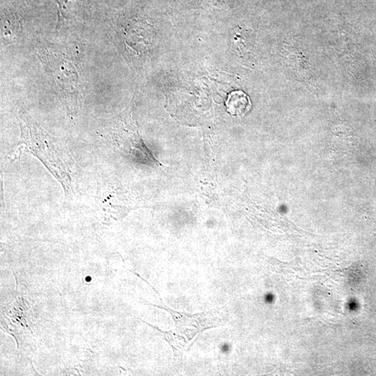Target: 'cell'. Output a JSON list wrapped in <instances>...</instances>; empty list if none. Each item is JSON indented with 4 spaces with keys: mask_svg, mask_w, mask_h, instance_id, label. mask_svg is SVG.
Listing matches in <instances>:
<instances>
[{
    "mask_svg": "<svg viewBox=\"0 0 376 376\" xmlns=\"http://www.w3.org/2000/svg\"><path fill=\"white\" fill-rule=\"evenodd\" d=\"M17 118L20 123L21 144L35 155L62 183L67 195L72 189L71 158L67 150L24 110L18 112Z\"/></svg>",
    "mask_w": 376,
    "mask_h": 376,
    "instance_id": "6da1fadb",
    "label": "cell"
},
{
    "mask_svg": "<svg viewBox=\"0 0 376 376\" xmlns=\"http://www.w3.org/2000/svg\"><path fill=\"white\" fill-rule=\"evenodd\" d=\"M161 308L169 312L175 322V330L161 332L165 334L166 340L172 348L174 360L178 362H181L183 353L196 337L206 330L222 325L221 313L217 310L193 314L174 311L167 306Z\"/></svg>",
    "mask_w": 376,
    "mask_h": 376,
    "instance_id": "7a4b0ae2",
    "label": "cell"
},
{
    "mask_svg": "<svg viewBox=\"0 0 376 376\" xmlns=\"http://www.w3.org/2000/svg\"><path fill=\"white\" fill-rule=\"evenodd\" d=\"M65 104L70 112L78 107L80 97L79 68L76 60L64 52L52 48L41 49L38 54Z\"/></svg>",
    "mask_w": 376,
    "mask_h": 376,
    "instance_id": "3957f363",
    "label": "cell"
},
{
    "mask_svg": "<svg viewBox=\"0 0 376 376\" xmlns=\"http://www.w3.org/2000/svg\"><path fill=\"white\" fill-rule=\"evenodd\" d=\"M227 112L234 116H245L251 108L249 97L241 91H233L226 102Z\"/></svg>",
    "mask_w": 376,
    "mask_h": 376,
    "instance_id": "277c9868",
    "label": "cell"
},
{
    "mask_svg": "<svg viewBox=\"0 0 376 376\" xmlns=\"http://www.w3.org/2000/svg\"><path fill=\"white\" fill-rule=\"evenodd\" d=\"M20 32V22L18 18L10 14L4 16L2 20V33L6 42L14 43Z\"/></svg>",
    "mask_w": 376,
    "mask_h": 376,
    "instance_id": "5b68a950",
    "label": "cell"
}]
</instances>
